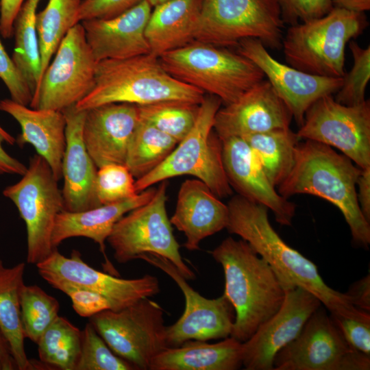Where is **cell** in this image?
<instances>
[{
	"instance_id": "35",
	"label": "cell",
	"mask_w": 370,
	"mask_h": 370,
	"mask_svg": "<svg viewBox=\"0 0 370 370\" xmlns=\"http://www.w3.org/2000/svg\"><path fill=\"white\" fill-rule=\"evenodd\" d=\"M199 105L186 101H168L138 106L139 119L179 143L193 127Z\"/></svg>"
},
{
	"instance_id": "47",
	"label": "cell",
	"mask_w": 370,
	"mask_h": 370,
	"mask_svg": "<svg viewBox=\"0 0 370 370\" xmlns=\"http://www.w3.org/2000/svg\"><path fill=\"white\" fill-rule=\"evenodd\" d=\"M357 199L365 219L370 223V166L361 169L357 184Z\"/></svg>"
},
{
	"instance_id": "20",
	"label": "cell",
	"mask_w": 370,
	"mask_h": 370,
	"mask_svg": "<svg viewBox=\"0 0 370 370\" xmlns=\"http://www.w3.org/2000/svg\"><path fill=\"white\" fill-rule=\"evenodd\" d=\"M222 144L223 166L232 188L271 210L280 225H291L296 205L271 184L247 143L241 137H230Z\"/></svg>"
},
{
	"instance_id": "25",
	"label": "cell",
	"mask_w": 370,
	"mask_h": 370,
	"mask_svg": "<svg viewBox=\"0 0 370 370\" xmlns=\"http://www.w3.org/2000/svg\"><path fill=\"white\" fill-rule=\"evenodd\" d=\"M156 188L149 187L136 196L117 203L101 205L81 212L63 210L56 219L51 244L53 249L67 238L86 237L99 246L105 263V271L116 275L118 273L106 254L105 242L116 223L132 210L148 202L153 196Z\"/></svg>"
},
{
	"instance_id": "46",
	"label": "cell",
	"mask_w": 370,
	"mask_h": 370,
	"mask_svg": "<svg viewBox=\"0 0 370 370\" xmlns=\"http://www.w3.org/2000/svg\"><path fill=\"white\" fill-rule=\"evenodd\" d=\"M352 304L357 308L370 312V275L352 284L345 293Z\"/></svg>"
},
{
	"instance_id": "42",
	"label": "cell",
	"mask_w": 370,
	"mask_h": 370,
	"mask_svg": "<svg viewBox=\"0 0 370 370\" xmlns=\"http://www.w3.org/2000/svg\"><path fill=\"white\" fill-rule=\"evenodd\" d=\"M282 18L290 25L321 17L334 7L330 0H278Z\"/></svg>"
},
{
	"instance_id": "8",
	"label": "cell",
	"mask_w": 370,
	"mask_h": 370,
	"mask_svg": "<svg viewBox=\"0 0 370 370\" xmlns=\"http://www.w3.org/2000/svg\"><path fill=\"white\" fill-rule=\"evenodd\" d=\"M284 25L278 0H202L195 40L227 47L255 38L279 49Z\"/></svg>"
},
{
	"instance_id": "7",
	"label": "cell",
	"mask_w": 370,
	"mask_h": 370,
	"mask_svg": "<svg viewBox=\"0 0 370 370\" xmlns=\"http://www.w3.org/2000/svg\"><path fill=\"white\" fill-rule=\"evenodd\" d=\"M221 103L216 96H205L190 132L162 163L136 180L138 193L171 177L188 175L204 182L219 199L232 195L223 163L222 140L213 130L214 117Z\"/></svg>"
},
{
	"instance_id": "11",
	"label": "cell",
	"mask_w": 370,
	"mask_h": 370,
	"mask_svg": "<svg viewBox=\"0 0 370 370\" xmlns=\"http://www.w3.org/2000/svg\"><path fill=\"white\" fill-rule=\"evenodd\" d=\"M164 310L148 297L118 311L102 310L89 318L112 351L136 370H149L152 360L169 347Z\"/></svg>"
},
{
	"instance_id": "17",
	"label": "cell",
	"mask_w": 370,
	"mask_h": 370,
	"mask_svg": "<svg viewBox=\"0 0 370 370\" xmlns=\"http://www.w3.org/2000/svg\"><path fill=\"white\" fill-rule=\"evenodd\" d=\"M321 301L306 290H285L283 303L270 319L242 343L243 366L247 370H273L276 354L295 339Z\"/></svg>"
},
{
	"instance_id": "22",
	"label": "cell",
	"mask_w": 370,
	"mask_h": 370,
	"mask_svg": "<svg viewBox=\"0 0 370 370\" xmlns=\"http://www.w3.org/2000/svg\"><path fill=\"white\" fill-rule=\"evenodd\" d=\"M152 8L144 0L113 18L80 22L97 62L151 53L145 28Z\"/></svg>"
},
{
	"instance_id": "44",
	"label": "cell",
	"mask_w": 370,
	"mask_h": 370,
	"mask_svg": "<svg viewBox=\"0 0 370 370\" xmlns=\"http://www.w3.org/2000/svg\"><path fill=\"white\" fill-rule=\"evenodd\" d=\"M144 0H82L78 21L108 19L116 16Z\"/></svg>"
},
{
	"instance_id": "37",
	"label": "cell",
	"mask_w": 370,
	"mask_h": 370,
	"mask_svg": "<svg viewBox=\"0 0 370 370\" xmlns=\"http://www.w3.org/2000/svg\"><path fill=\"white\" fill-rule=\"evenodd\" d=\"M75 370L136 369L115 354L88 322L82 330L81 352Z\"/></svg>"
},
{
	"instance_id": "13",
	"label": "cell",
	"mask_w": 370,
	"mask_h": 370,
	"mask_svg": "<svg viewBox=\"0 0 370 370\" xmlns=\"http://www.w3.org/2000/svg\"><path fill=\"white\" fill-rule=\"evenodd\" d=\"M97 63L83 26L78 23L60 42L29 106L58 111L75 106L94 86Z\"/></svg>"
},
{
	"instance_id": "40",
	"label": "cell",
	"mask_w": 370,
	"mask_h": 370,
	"mask_svg": "<svg viewBox=\"0 0 370 370\" xmlns=\"http://www.w3.org/2000/svg\"><path fill=\"white\" fill-rule=\"evenodd\" d=\"M48 284L71 299L73 310L80 317L90 318L102 310L110 309L106 297L85 287L64 280H52Z\"/></svg>"
},
{
	"instance_id": "14",
	"label": "cell",
	"mask_w": 370,
	"mask_h": 370,
	"mask_svg": "<svg viewBox=\"0 0 370 370\" xmlns=\"http://www.w3.org/2000/svg\"><path fill=\"white\" fill-rule=\"evenodd\" d=\"M296 133L300 139L338 149L360 169L370 166L369 100L347 106L332 95L321 97L306 110Z\"/></svg>"
},
{
	"instance_id": "27",
	"label": "cell",
	"mask_w": 370,
	"mask_h": 370,
	"mask_svg": "<svg viewBox=\"0 0 370 370\" xmlns=\"http://www.w3.org/2000/svg\"><path fill=\"white\" fill-rule=\"evenodd\" d=\"M202 0H169L153 7L145 28L151 53L161 55L195 41Z\"/></svg>"
},
{
	"instance_id": "32",
	"label": "cell",
	"mask_w": 370,
	"mask_h": 370,
	"mask_svg": "<svg viewBox=\"0 0 370 370\" xmlns=\"http://www.w3.org/2000/svg\"><path fill=\"white\" fill-rule=\"evenodd\" d=\"M178 142L139 119L130 140L125 165L136 180L149 173L170 155Z\"/></svg>"
},
{
	"instance_id": "19",
	"label": "cell",
	"mask_w": 370,
	"mask_h": 370,
	"mask_svg": "<svg viewBox=\"0 0 370 370\" xmlns=\"http://www.w3.org/2000/svg\"><path fill=\"white\" fill-rule=\"evenodd\" d=\"M292 119L288 107L264 79L235 101L220 108L214 117L213 130L223 140L288 128Z\"/></svg>"
},
{
	"instance_id": "49",
	"label": "cell",
	"mask_w": 370,
	"mask_h": 370,
	"mask_svg": "<svg viewBox=\"0 0 370 370\" xmlns=\"http://www.w3.org/2000/svg\"><path fill=\"white\" fill-rule=\"evenodd\" d=\"M10 343L0 329V370H16Z\"/></svg>"
},
{
	"instance_id": "9",
	"label": "cell",
	"mask_w": 370,
	"mask_h": 370,
	"mask_svg": "<svg viewBox=\"0 0 370 370\" xmlns=\"http://www.w3.org/2000/svg\"><path fill=\"white\" fill-rule=\"evenodd\" d=\"M167 184L166 180L162 181L148 202L122 217L107 241L120 264L138 259L144 254H155L171 261L187 280H194L195 274L182 259L167 216Z\"/></svg>"
},
{
	"instance_id": "29",
	"label": "cell",
	"mask_w": 370,
	"mask_h": 370,
	"mask_svg": "<svg viewBox=\"0 0 370 370\" xmlns=\"http://www.w3.org/2000/svg\"><path fill=\"white\" fill-rule=\"evenodd\" d=\"M25 269L24 262L0 269V329L10 343L18 370H32L25 349L19 301Z\"/></svg>"
},
{
	"instance_id": "18",
	"label": "cell",
	"mask_w": 370,
	"mask_h": 370,
	"mask_svg": "<svg viewBox=\"0 0 370 370\" xmlns=\"http://www.w3.org/2000/svg\"><path fill=\"white\" fill-rule=\"evenodd\" d=\"M237 47L238 53L262 71L299 126L304 122L306 110L316 100L336 93L343 84V77L312 75L278 61L258 39L242 40Z\"/></svg>"
},
{
	"instance_id": "24",
	"label": "cell",
	"mask_w": 370,
	"mask_h": 370,
	"mask_svg": "<svg viewBox=\"0 0 370 370\" xmlns=\"http://www.w3.org/2000/svg\"><path fill=\"white\" fill-rule=\"evenodd\" d=\"M228 219L227 205L204 182L196 178L182 183L170 221L185 235L188 250L199 249L202 240L226 228Z\"/></svg>"
},
{
	"instance_id": "43",
	"label": "cell",
	"mask_w": 370,
	"mask_h": 370,
	"mask_svg": "<svg viewBox=\"0 0 370 370\" xmlns=\"http://www.w3.org/2000/svg\"><path fill=\"white\" fill-rule=\"evenodd\" d=\"M0 79L7 87L12 100L24 106H29L33 94L7 53L1 39Z\"/></svg>"
},
{
	"instance_id": "51",
	"label": "cell",
	"mask_w": 370,
	"mask_h": 370,
	"mask_svg": "<svg viewBox=\"0 0 370 370\" xmlns=\"http://www.w3.org/2000/svg\"><path fill=\"white\" fill-rule=\"evenodd\" d=\"M0 134L3 136L5 140L6 143H8L10 145H13L16 143V139L12 136L9 133H8L5 130H4L1 126H0Z\"/></svg>"
},
{
	"instance_id": "36",
	"label": "cell",
	"mask_w": 370,
	"mask_h": 370,
	"mask_svg": "<svg viewBox=\"0 0 370 370\" xmlns=\"http://www.w3.org/2000/svg\"><path fill=\"white\" fill-rule=\"evenodd\" d=\"M21 319L25 338L36 343L58 316L60 304L37 285H21L19 291Z\"/></svg>"
},
{
	"instance_id": "10",
	"label": "cell",
	"mask_w": 370,
	"mask_h": 370,
	"mask_svg": "<svg viewBox=\"0 0 370 370\" xmlns=\"http://www.w3.org/2000/svg\"><path fill=\"white\" fill-rule=\"evenodd\" d=\"M47 161L38 154L18 182L3 190L16 206L27 230V262L36 265L56 249L51 236L58 214L64 210L62 190Z\"/></svg>"
},
{
	"instance_id": "3",
	"label": "cell",
	"mask_w": 370,
	"mask_h": 370,
	"mask_svg": "<svg viewBox=\"0 0 370 370\" xmlns=\"http://www.w3.org/2000/svg\"><path fill=\"white\" fill-rule=\"evenodd\" d=\"M211 254L222 266L223 295L235 312L230 336L243 343L278 312L285 290L267 262L242 238H226Z\"/></svg>"
},
{
	"instance_id": "21",
	"label": "cell",
	"mask_w": 370,
	"mask_h": 370,
	"mask_svg": "<svg viewBox=\"0 0 370 370\" xmlns=\"http://www.w3.org/2000/svg\"><path fill=\"white\" fill-rule=\"evenodd\" d=\"M138 121L135 104L112 103L86 110L82 138L97 168L125 164L127 147Z\"/></svg>"
},
{
	"instance_id": "41",
	"label": "cell",
	"mask_w": 370,
	"mask_h": 370,
	"mask_svg": "<svg viewBox=\"0 0 370 370\" xmlns=\"http://www.w3.org/2000/svg\"><path fill=\"white\" fill-rule=\"evenodd\" d=\"M330 316L351 347L370 356L369 312H364L356 317Z\"/></svg>"
},
{
	"instance_id": "4",
	"label": "cell",
	"mask_w": 370,
	"mask_h": 370,
	"mask_svg": "<svg viewBox=\"0 0 370 370\" xmlns=\"http://www.w3.org/2000/svg\"><path fill=\"white\" fill-rule=\"evenodd\" d=\"M205 93L171 76L158 57L148 53L97 62L91 90L76 105L86 110L112 103L145 106L168 101L200 104Z\"/></svg>"
},
{
	"instance_id": "52",
	"label": "cell",
	"mask_w": 370,
	"mask_h": 370,
	"mask_svg": "<svg viewBox=\"0 0 370 370\" xmlns=\"http://www.w3.org/2000/svg\"><path fill=\"white\" fill-rule=\"evenodd\" d=\"M152 7L169 0H147Z\"/></svg>"
},
{
	"instance_id": "38",
	"label": "cell",
	"mask_w": 370,
	"mask_h": 370,
	"mask_svg": "<svg viewBox=\"0 0 370 370\" xmlns=\"http://www.w3.org/2000/svg\"><path fill=\"white\" fill-rule=\"evenodd\" d=\"M354 64L343 77V84L334 99L342 104L354 106L365 100L366 88L370 79V47H360L355 40L349 42Z\"/></svg>"
},
{
	"instance_id": "48",
	"label": "cell",
	"mask_w": 370,
	"mask_h": 370,
	"mask_svg": "<svg viewBox=\"0 0 370 370\" xmlns=\"http://www.w3.org/2000/svg\"><path fill=\"white\" fill-rule=\"evenodd\" d=\"M4 141L5 142L3 136L0 134V175H23L27 167L4 150L2 146Z\"/></svg>"
},
{
	"instance_id": "12",
	"label": "cell",
	"mask_w": 370,
	"mask_h": 370,
	"mask_svg": "<svg viewBox=\"0 0 370 370\" xmlns=\"http://www.w3.org/2000/svg\"><path fill=\"white\" fill-rule=\"evenodd\" d=\"M321 306L310 317L298 336L276 354L273 370L370 369V356L351 347Z\"/></svg>"
},
{
	"instance_id": "2",
	"label": "cell",
	"mask_w": 370,
	"mask_h": 370,
	"mask_svg": "<svg viewBox=\"0 0 370 370\" xmlns=\"http://www.w3.org/2000/svg\"><path fill=\"white\" fill-rule=\"evenodd\" d=\"M360 171L349 158L332 147L305 140L298 143L293 169L277 190L286 199L308 194L330 202L343 215L355 245L367 248L370 223L360 210L356 192Z\"/></svg>"
},
{
	"instance_id": "39",
	"label": "cell",
	"mask_w": 370,
	"mask_h": 370,
	"mask_svg": "<svg viewBox=\"0 0 370 370\" xmlns=\"http://www.w3.org/2000/svg\"><path fill=\"white\" fill-rule=\"evenodd\" d=\"M136 180L121 164H109L97 169L95 193L100 205L120 202L136 196L138 193Z\"/></svg>"
},
{
	"instance_id": "5",
	"label": "cell",
	"mask_w": 370,
	"mask_h": 370,
	"mask_svg": "<svg viewBox=\"0 0 370 370\" xmlns=\"http://www.w3.org/2000/svg\"><path fill=\"white\" fill-rule=\"evenodd\" d=\"M158 58L171 76L219 97L225 106L265 79L260 68L240 53L197 40Z\"/></svg>"
},
{
	"instance_id": "31",
	"label": "cell",
	"mask_w": 370,
	"mask_h": 370,
	"mask_svg": "<svg viewBox=\"0 0 370 370\" xmlns=\"http://www.w3.org/2000/svg\"><path fill=\"white\" fill-rule=\"evenodd\" d=\"M40 0H25L13 27L14 47L11 57L32 94L41 77V60L36 26V10Z\"/></svg>"
},
{
	"instance_id": "33",
	"label": "cell",
	"mask_w": 370,
	"mask_h": 370,
	"mask_svg": "<svg viewBox=\"0 0 370 370\" xmlns=\"http://www.w3.org/2000/svg\"><path fill=\"white\" fill-rule=\"evenodd\" d=\"M82 1L49 0L46 7L36 14V26L41 60L40 79L62 39L74 25L79 23L78 15Z\"/></svg>"
},
{
	"instance_id": "26",
	"label": "cell",
	"mask_w": 370,
	"mask_h": 370,
	"mask_svg": "<svg viewBox=\"0 0 370 370\" xmlns=\"http://www.w3.org/2000/svg\"><path fill=\"white\" fill-rule=\"evenodd\" d=\"M0 110L12 116L21 132L16 143L30 144L49 164L55 178H62V163L66 147V118L62 111L28 108L11 99L0 101Z\"/></svg>"
},
{
	"instance_id": "30",
	"label": "cell",
	"mask_w": 370,
	"mask_h": 370,
	"mask_svg": "<svg viewBox=\"0 0 370 370\" xmlns=\"http://www.w3.org/2000/svg\"><path fill=\"white\" fill-rule=\"evenodd\" d=\"M243 138L249 145L271 184L277 188L288 175L301 140L290 127L250 134Z\"/></svg>"
},
{
	"instance_id": "34",
	"label": "cell",
	"mask_w": 370,
	"mask_h": 370,
	"mask_svg": "<svg viewBox=\"0 0 370 370\" xmlns=\"http://www.w3.org/2000/svg\"><path fill=\"white\" fill-rule=\"evenodd\" d=\"M82 330L58 316L36 343L45 369L75 370L82 346Z\"/></svg>"
},
{
	"instance_id": "53",
	"label": "cell",
	"mask_w": 370,
	"mask_h": 370,
	"mask_svg": "<svg viewBox=\"0 0 370 370\" xmlns=\"http://www.w3.org/2000/svg\"><path fill=\"white\" fill-rule=\"evenodd\" d=\"M3 266V262L0 260V269L2 268Z\"/></svg>"
},
{
	"instance_id": "45",
	"label": "cell",
	"mask_w": 370,
	"mask_h": 370,
	"mask_svg": "<svg viewBox=\"0 0 370 370\" xmlns=\"http://www.w3.org/2000/svg\"><path fill=\"white\" fill-rule=\"evenodd\" d=\"M25 0H0V34L3 38L13 36L15 18Z\"/></svg>"
},
{
	"instance_id": "15",
	"label": "cell",
	"mask_w": 370,
	"mask_h": 370,
	"mask_svg": "<svg viewBox=\"0 0 370 370\" xmlns=\"http://www.w3.org/2000/svg\"><path fill=\"white\" fill-rule=\"evenodd\" d=\"M138 259L164 271L183 293L184 311L176 322L166 328L169 347L181 345L188 341H208L231 336L235 312L223 294L215 299L201 295L188 284L176 267L164 257L147 253L140 256Z\"/></svg>"
},
{
	"instance_id": "6",
	"label": "cell",
	"mask_w": 370,
	"mask_h": 370,
	"mask_svg": "<svg viewBox=\"0 0 370 370\" xmlns=\"http://www.w3.org/2000/svg\"><path fill=\"white\" fill-rule=\"evenodd\" d=\"M368 25L365 13L338 8L321 17L290 25L282 42L285 60L312 75L343 77L346 45Z\"/></svg>"
},
{
	"instance_id": "23",
	"label": "cell",
	"mask_w": 370,
	"mask_h": 370,
	"mask_svg": "<svg viewBox=\"0 0 370 370\" xmlns=\"http://www.w3.org/2000/svg\"><path fill=\"white\" fill-rule=\"evenodd\" d=\"M62 112L66 123V147L62 163L64 210L81 212L101 206L95 193L98 168L82 138L86 110H77L73 106Z\"/></svg>"
},
{
	"instance_id": "16",
	"label": "cell",
	"mask_w": 370,
	"mask_h": 370,
	"mask_svg": "<svg viewBox=\"0 0 370 370\" xmlns=\"http://www.w3.org/2000/svg\"><path fill=\"white\" fill-rule=\"evenodd\" d=\"M39 275L48 283L64 280L85 287L106 297L114 311L122 310L137 301L160 292L158 279L146 274L136 279H122L89 266L73 250L70 257L55 249L45 260L36 265Z\"/></svg>"
},
{
	"instance_id": "1",
	"label": "cell",
	"mask_w": 370,
	"mask_h": 370,
	"mask_svg": "<svg viewBox=\"0 0 370 370\" xmlns=\"http://www.w3.org/2000/svg\"><path fill=\"white\" fill-rule=\"evenodd\" d=\"M229 219L226 229L239 236L271 266L284 290L301 287L314 295L332 315L358 316L345 293L330 288L321 277L315 264L288 245L273 229L268 208L239 195L227 204Z\"/></svg>"
},
{
	"instance_id": "28",
	"label": "cell",
	"mask_w": 370,
	"mask_h": 370,
	"mask_svg": "<svg viewBox=\"0 0 370 370\" xmlns=\"http://www.w3.org/2000/svg\"><path fill=\"white\" fill-rule=\"evenodd\" d=\"M242 366V343L229 336L215 343L192 340L167 347L152 360L149 370H236Z\"/></svg>"
},
{
	"instance_id": "50",
	"label": "cell",
	"mask_w": 370,
	"mask_h": 370,
	"mask_svg": "<svg viewBox=\"0 0 370 370\" xmlns=\"http://www.w3.org/2000/svg\"><path fill=\"white\" fill-rule=\"evenodd\" d=\"M334 8L362 12L370 10V0H330Z\"/></svg>"
}]
</instances>
